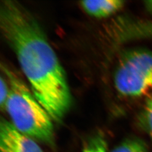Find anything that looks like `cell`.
<instances>
[{
  "mask_svg": "<svg viewBox=\"0 0 152 152\" xmlns=\"http://www.w3.org/2000/svg\"><path fill=\"white\" fill-rule=\"evenodd\" d=\"M126 40L152 39V21L135 20L124 27L122 33Z\"/></svg>",
  "mask_w": 152,
  "mask_h": 152,
  "instance_id": "6",
  "label": "cell"
},
{
  "mask_svg": "<svg viewBox=\"0 0 152 152\" xmlns=\"http://www.w3.org/2000/svg\"><path fill=\"white\" fill-rule=\"evenodd\" d=\"M113 82L121 95L152 98V52L133 49L122 55L115 67Z\"/></svg>",
  "mask_w": 152,
  "mask_h": 152,
  "instance_id": "3",
  "label": "cell"
},
{
  "mask_svg": "<svg viewBox=\"0 0 152 152\" xmlns=\"http://www.w3.org/2000/svg\"><path fill=\"white\" fill-rule=\"evenodd\" d=\"M121 0H86L80 2L83 10L91 16L103 18L120 11L124 6Z\"/></svg>",
  "mask_w": 152,
  "mask_h": 152,
  "instance_id": "5",
  "label": "cell"
},
{
  "mask_svg": "<svg viewBox=\"0 0 152 152\" xmlns=\"http://www.w3.org/2000/svg\"><path fill=\"white\" fill-rule=\"evenodd\" d=\"M107 143L103 137L98 136L89 141L83 152H107Z\"/></svg>",
  "mask_w": 152,
  "mask_h": 152,
  "instance_id": "9",
  "label": "cell"
},
{
  "mask_svg": "<svg viewBox=\"0 0 152 152\" xmlns=\"http://www.w3.org/2000/svg\"><path fill=\"white\" fill-rule=\"evenodd\" d=\"M9 85L7 82V80H5V78H4L1 76L0 80V105L1 108H4L5 107L6 102L9 94Z\"/></svg>",
  "mask_w": 152,
  "mask_h": 152,
  "instance_id": "10",
  "label": "cell"
},
{
  "mask_svg": "<svg viewBox=\"0 0 152 152\" xmlns=\"http://www.w3.org/2000/svg\"><path fill=\"white\" fill-rule=\"evenodd\" d=\"M0 27L16 56L34 96L53 120L60 122L71 107L65 72L32 15L16 1L0 5Z\"/></svg>",
  "mask_w": 152,
  "mask_h": 152,
  "instance_id": "1",
  "label": "cell"
},
{
  "mask_svg": "<svg viewBox=\"0 0 152 152\" xmlns=\"http://www.w3.org/2000/svg\"><path fill=\"white\" fill-rule=\"evenodd\" d=\"M111 152H148L146 144L139 139H131L122 142Z\"/></svg>",
  "mask_w": 152,
  "mask_h": 152,
  "instance_id": "8",
  "label": "cell"
},
{
  "mask_svg": "<svg viewBox=\"0 0 152 152\" xmlns=\"http://www.w3.org/2000/svg\"><path fill=\"white\" fill-rule=\"evenodd\" d=\"M141 128L145 131L152 140V98L145 104L138 117Z\"/></svg>",
  "mask_w": 152,
  "mask_h": 152,
  "instance_id": "7",
  "label": "cell"
},
{
  "mask_svg": "<svg viewBox=\"0 0 152 152\" xmlns=\"http://www.w3.org/2000/svg\"><path fill=\"white\" fill-rule=\"evenodd\" d=\"M144 6L147 11L152 14V1H146L144 2Z\"/></svg>",
  "mask_w": 152,
  "mask_h": 152,
  "instance_id": "11",
  "label": "cell"
},
{
  "mask_svg": "<svg viewBox=\"0 0 152 152\" xmlns=\"http://www.w3.org/2000/svg\"><path fill=\"white\" fill-rule=\"evenodd\" d=\"M9 85L4 108L20 132L46 143L53 140V120L25 83L7 66H2Z\"/></svg>",
  "mask_w": 152,
  "mask_h": 152,
  "instance_id": "2",
  "label": "cell"
},
{
  "mask_svg": "<svg viewBox=\"0 0 152 152\" xmlns=\"http://www.w3.org/2000/svg\"><path fill=\"white\" fill-rule=\"evenodd\" d=\"M34 140L18 130L11 122L5 119H1V152H44Z\"/></svg>",
  "mask_w": 152,
  "mask_h": 152,
  "instance_id": "4",
  "label": "cell"
}]
</instances>
